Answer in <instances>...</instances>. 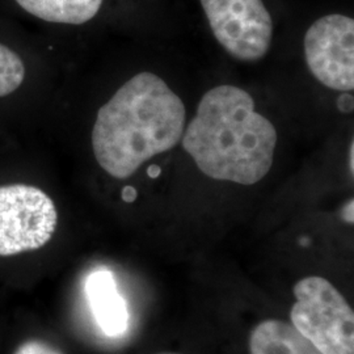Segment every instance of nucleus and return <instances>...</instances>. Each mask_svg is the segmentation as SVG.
Here are the masks:
<instances>
[{
    "label": "nucleus",
    "mask_w": 354,
    "mask_h": 354,
    "mask_svg": "<svg viewBox=\"0 0 354 354\" xmlns=\"http://www.w3.org/2000/svg\"><path fill=\"white\" fill-rule=\"evenodd\" d=\"M13 354H64L48 342L41 340H29L23 342Z\"/></svg>",
    "instance_id": "9b49d317"
},
{
    "label": "nucleus",
    "mask_w": 354,
    "mask_h": 354,
    "mask_svg": "<svg viewBox=\"0 0 354 354\" xmlns=\"http://www.w3.org/2000/svg\"><path fill=\"white\" fill-rule=\"evenodd\" d=\"M304 58L311 74L330 89L354 88V20L328 15L308 28L304 36Z\"/></svg>",
    "instance_id": "423d86ee"
},
{
    "label": "nucleus",
    "mask_w": 354,
    "mask_h": 354,
    "mask_svg": "<svg viewBox=\"0 0 354 354\" xmlns=\"http://www.w3.org/2000/svg\"><path fill=\"white\" fill-rule=\"evenodd\" d=\"M57 223L55 205L44 190L26 184L0 187V256L44 247Z\"/></svg>",
    "instance_id": "20e7f679"
},
{
    "label": "nucleus",
    "mask_w": 354,
    "mask_h": 354,
    "mask_svg": "<svg viewBox=\"0 0 354 354\" xmlns=\"http://www.w3.org/2000/svg\"><path fill=\"white\" fill-rule=\"evenodd\" d=\"M86 298L96 324L108 337H120L129 328L127 301L117 288L113 273L100 268L91 272L84 285Z\"/></svg>",
    "instance_id": "0eeeda50"
},
{
    "label": "nucleus",
    "mask_w": 354,
    "mask_h": 354,
    "mask_svg": "<svg viewBox=\"0 0 354 354\" xmlns=\"http://www.w3.org/2000/svg\"><path fill=\"white\" fill-rule=\"evenodd\" d=\"M251 354H322L291 323L269 319L250 337Z\"/></svg>",
    "instance_id": "6e6552de"
},
{
    "label": "nucleus",
    "mask_w": 354,
    "mask_h": 354,
    "mask_svg": "<svg viewBox=\"0 0 354 354\" xmlns=\"http://www.w3.org/2000/svg\"><path fill=\"white\" fill-rule=\"evenodd\" d=\"M136 198V192L131 188H127L124 190V200L125 201H133Z\"/></svg>",
    "instance_id": "f8f14e48"
},
{
    "label": "nucleus",
    "mask_w": 354,
    "mask_h": 354,
    "mask_svg": "<svg viewBox=\"0 0 354 354\" xmlns=\"http://www.w3.org/2000/svg\"><path fill=\"white\" fill-rule=\"evenodd\" d=\"M291 324L322 354H354V314L328 279L307 277L294 286Z\"/></svg>",
    "instance_id": "7ed1b4c3"
},
{
    "label": "nucleus",
    "mask_w": 354,
    "mask_h": 354,
    "mask_svg": "<svg viewBox=\"0 0 354 354\" xmlns=\"http://www.w3.org/2000/svg\"><path fill=\"white\" fill-rule=\"evenodd\" d=\"M26 77V66L23 59L0 44V97L8 96L19 88Z\"/></svg>",
    "instance_id": "9d476101"
},
{
    "label": "nucleus",
    "mask_w": 354,
    "mask_h": 354,
    "mask_svg": "<svg viewBox=\"0 0 354 354\" xmlns=\"http://www.w3.org/2000/svg\"><path fill=\"white\" fill-rule=\"evenodd\" d=\"M26 12L41 20L58 24L80 26L93 19L102 0H16Z\"/></svg>",
    "instance_id": "1a4fd4ad"
},
{
    "label": "nucleus",
    "mask_w": 354,
    "mask_h": 354,
    "mask_svg": "<svg viewBox=\"0 0 354 354\" xmlns=\"http://www.w3.org/2000/svg\"><path fill=\"white\" fill-rule=\"evenodd\" d=\"M215 38L239 61L264 58L273 38V21L263 0H201Z\"/></svg>",
    "instance_id": "39448f33"
},
{
    "label": "nucleus",
    "mask_w": 354,
    "mask_h": 354,
    "mask_svg": "<svg viewBox=\"0 0 354 354\" xmlns=\"http://www.w3.org/2000/svg\"><path fill=\"white\" fill-rule=\"evenodd\" d=\"M353 143L351 145V171L353 172Z\"/></svg>",
    "instance_id": "ddd939ff"
},
{
    "label": "nucleus",
    "mask_w": 354,
    "mask_h": 354,
    "mask_svg": "<svg viewBox=\"0 0 354 354\" xmlns=\"http://www.w3.org/2000/svg\"><path fill=\"white\" fill-rule=\"evenodd\" d=\"M185 129V106L160 76L140 73L102 105L92 130L93 153L115 178L131 176L155 155L174 149Z\"/></svg>",
    "instance_id": "f03ea898"
},
{
    "label": "nucleus",
    "mask_w": 354,
    "mask_h": 354,
    "mask_svg": "<svg viewBox=\"0 0 354 354\" xmlns=\"http://www.w3.org/2000/svg\"><path fill=\"white\" fill-rule=\"evenodd\" d=\"M181 142L203 175L253 185L273 165L277 131L247 91L219 86L203 95Z\"/></svg>",
    "instance_id": "f257e3e1"
}]
</instances>
